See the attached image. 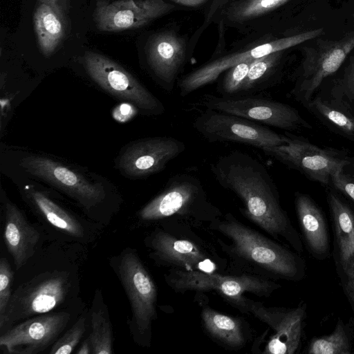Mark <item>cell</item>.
I'll list each match as a JSON object with an SVG mask.
<instances>
[{
  "instance_id": "cell-1",
  "label": "cell",
  "mask_w": 354,
  "mask_h": 354,
  "mask_svg": "<svg viewBox=\"0 0 354 354\" xmlns=\"http://www.w3.org/2000/svg\"><path fill=\"white\" fill-rule=\"evenodd\" d=\"M216 180L243 203L240 212L277 241L301 252L297 231L282 208L279 193L266 167L241 151H232L209 165Z\"/></svg>"
},
{
  "instance_id": "cell-2",
  "label": "cell",
  "mask_w": 354,
  "mask_h": 354,
  "mask_svg": "<svg viewBox=\"0 0 354 354\" xmlns=\"http://www.w3.org/2000/svg\"><path fill=\"white\" fill-rule=\"evenodd\" d=\"M207 230L225 238L216 236L215 241L232 274L245 273L274 281H299L304 276V263L299 256L245 225L230 212L213 221Z\"/></svg>"
},
{
  "instance_id": "cell-3",
  "label": "cell",
  "mask_w": 354,
  "mask_h": 354,
  "mask_svg": "<svg viewBox=\"0 0 354 354\" xmlns=\"http://www.w3.org/2000/svg\"><path fill=\"white\" fill-rule=\"evenodd\" d=\"M146 239L149 256L160 266L169 270L232 274L226 257L215 244L187 223L166 221Z\"/></svg>"
},
{
  "instance_id": "cell-4",
  "label": "cell",
  "mask_w": 354,
  "mask_h": 354,
  "mask_svg": "<svg viewBox=\"0 0 354 354\" xmlns=\"http://www.w3.org/2000/svg\"><path fill=\"white\" fill-rule=\"evenodd\" d=\"M223 214L209 198L199 178L189 174L171 176L161 192L138 212L144 223L174 221L207 229Z\"/></svg>"
},
{
  "instance_id": "cell-5",
  "label": "cell",
  "mask_w": 354,
  "mask_h": 354,
  "mask_svg": "<svg viewBox=\"0 0 354 354\" xmlns=\"http://www.w3.org/2000/svg\"><path fill=\"white\" fill-rule=\"evenodd\" d=\"M168 286L175 292L214 291L227 303L243 314L247 313L246 293L268 298L281 285L274 280L249 274L207 273L198 271L168 270L164 274Z\"/></svg>"
},
{
  "instance_id": "cell-6",
  "label": "cell",
  "mask_w": 354,
  "mask_h": 354,
  "mask_svg": "<svg viewBox=\"0 0 354 354\" xmlns=\"http://www.w3.org/2000/svg\"><path fill=\"white\" fill-rule=\"evenodd\" d=\"M117 273L128 296L132 311V328L139 344L149 346L152 324L157 319V288L148 270L132 250L119 259Z\"/></svg>"
},
{
  "instance_id": "cell-7",
  "label": "cell",
  "mask_w": 354,
  "mask_h": 354,
  "mask_svg": "<svg viewBox=\"0 0 354 354\" xmlns=\"http://www.w3.org/2000/svg\"><path fill=\"white\" fill-rule=\"evenodd\" d=\"M28 174L61 191L85 209L100 205L105 198V187L71 165L41 155H29L20 162Z\"/></svg>"
},
{
  "instance_id": "cell-8",
  "label": "cell",
  "mask_w": 354,
  "mask_h": 354,
  "mask_svg": "<svg viewBox=\"0 0 354 354\" xmlns=\"http://www.w3.org/2000/svg\"><path fill=\"white\" fill-rule=\"evenodd\" d=\"M68 290L65 272H47L21 284L10 297L0 322L1 333L19 321L50 312L64 301Z\"/></svg>"
},
{
  "instance_id": "cell-9",
  "label": "cell",
  "mask_w": 354,
  "mask_h": 354,
  "mask_svg": "<svg viewBox=\"0 0 354 354\" xmlns=\"http://www.w3.org/2000/svg\"><path fill=\"white\" fill-rule=\"evenodd\" d=\"M84 64L90 77L102 89L127 101L146 115L162 114L163 104L122 66L106 56L86 51Z\"/></svg>"
},
{
  "instance_id": "cell-10",
  "label": "cell",
  "mask_w": 354,
  "mask_h": 354,
  "mask_svg": "<svg viewBox=\"0 0 354 354\" xmlns=\"http://www.w3.org/2000/svg\"><path fill=\"white\" fill-rule=\"evenodd\" d=\"M193 127L209 142L242 143L262 151L283 145L288 139L259 122L212 109L202 112Z\"/></svg>"
},
{
  "instance_id": "cell-11",
  "label": "cell",
  "mask_w": 354,
  "mask_h": 354,
  "mask_svg": "<svg viewBox=\"0 0 354 354\" xmlns=\"http://www.w3.org/2000/svg\"><path fill=\"white\" fill-rule=\"evenodd\" d=\"M354 48V31L338 40L319 39L304 48L301 73L292 93L306 104L327 77L335 73Z\"/></svg>"
},
{
  "instance_id": "cell-12",
  "label": "cell",
  "mask_w": 354,
  "mask_h": 354,
  "mask_svg": "<svg viewBox=\"0 0 354 354\" xmlns=\"http://www.w3.org/2000/svg\"><path fill=\"white\" fill-rule=\"evenodd\" d=\"M201 102L206 109L238 115L283 130L309 127L294 107L270 99L252 95L224 97L204 94Z\"/></svg>"
},
{
  "instance_id": "cell-13",
  "label": "cell",
  "mask_w": 354,
  "mask_h": 354,
  "mask_svg": "<svg viewBox=\"0 0 354 354\" xmlns=\"http://www.w3.org/2000/svg\"><path fill=\"white\" fill-rule=\"evenodd\" d=\"M323 33L324 29L319 28L273 40L243 52L214 59L188 73L178 81L180 95L185 97L194 91L214 82L223 72L239 63L254 60L266 55L282 51L304 41L315 39Z\"/></svg>"
},
{
  "instance_id": "cell-14",
  "label": "cell",
  "mask_w": 354,
  "mask_h": 354,
  "mask_svg": "<svg viewBox=\"0 0 354 354\" xmlns=\"http://www.w3.org/2000/svg\"><path fill=\"white\" fill-rule=\"evenodd\" d=\"M263 151L322 184H328L335 173L350 164L348 158L337 152L288 136L285 144Z\"/></svg>"
},
{
  "instance_id": "cell-15",
  "label": "cell",
  "mask_w": 354,
  "mask_h": 354,
  "mask_svg": "<svg viewBox=\"0 0 354 354\" xmlns=\"http://www.w3.org/2000/svg\"><path fill=\"white\" fill-rule=\"evenodd\" d=\"M185 148L183 142L172 137L142 138L124 147L115 164L120 173L127 177L146 178L162 171Z\"/></svg>"
},
{
  "instance_id": "cell-16",
  "label": "cell",
  "mask_w": 354,
  "mask_h": 354,
  "mask_svg": "<svg viewBox=\"0 0 354 354\" xmlns=\"http://www.w3.org/2000/svg\"><path fill=\"white\" fill-rule=\"evenodd\" d=\"M247 313L272 328L261 352L263 354H294L301 343L306 318V306L294 308L267 307L262 302L248 299Z\"/></svg>"
},
{
  "instance_id": "cell-17",
  "label": "cell",
  "mask_w": 354,
  "mask_h": 354,
  "mask_svg": "<svg viewBox=\"0 0 354 354\" xmlns=\"http://www.w3.org/2000/svg\"><path fill=\"white\" fill-rule=\"evenodd\" d=\"M66 312L32 317L1 333L0 346L12 354H36L55 342L70 320Z\"/></svg>"
},
{
  "instance_id": "cell-18",
  "label": "cell",
  "mask_w": 354,
  "mask_h": 354,
  "mask_svg": "<svg viewBox=\"0 0 354 354\" xmlns=\"http://www.w3.org/2000/svg\"><path fill=\"white\" fill-rule=\"evenodd\" d=\"M174 8L164 0H96L93 19L98 30L139 28Z\"/></svg>"
},
{
  "instance_id": "cell-19",
  "label": "cell",
  "mask_w": 354,
  "mask_h": 354,
  "mask_svg": "<svg viewBox=\"0 0 354 354\" xmlns=\"http://www.w3.org/2000/svg\"><path fill=\"white\" fill-rule=\"evenodd\" d=\"M146 53L147 64L158 83L171 92L185 62L183 41L173 32H161L150 40Z\"/></svg>"
},
{
  "instance_id": "cell-20",
  "label": "cell",
  "mask_w": 354,
  "mask_h": 354,
  "mask_svg": "<svg viewBox=\"0 0 354 354\" xmlns=\"http://www.w3.org/2000/svg\"><path fill=\"white\" fill-rule=\"evenodd\" d=\"M4 243L18 270L33 255L39 233L9 200L4 202Z\"/></svg>"
},
{
  "instance_id": "cell-21",
  "label": "cell",
  "mask_w": 354,
  "mask_h": 354,
  "mask_svg": "<svg viewBox=\"0 0 354 354\" xmlns=\"http://www.w3.org/2000/svg\"><path fill=\"white\" fill-rule=\"evenodd\" d=\"M201 306V324L212 341L230 350H240L248 344L252 331L246 320L223 314L207 304Z\"/></svg>"
},
{
  "instance_id": "cell-22",
  "label": "cell",
  "mask_w": 354,
  "mask_h": 354,
  "mask_svg": "<svg viewBox=\"0 0 354 354\" xmlns=\"http://www.w3.org/2000/svg\"><path fill=\"white\" fill-rule=\"evenodd\" d=\"M295 209L298 221L306 245L311 253L319 259L329 254V237L323 212L308 195L296 193Z\"/></svg>"
},
{
  "instance_id": "cell-23",
  "label": "cell",
  "mask_w": 354,
  "mask_h": 354,
  "mask_svg": "<svg viewBox=\"0 0 354 354\" xmlns=\"http://www.w3.org/2000/svg\"><path fill=\"white\" fill-rule=\"evenodd\" d=\"M22 193L28 205L53 226L72 236H83L80 223L46 192L28 184L22 188Z\"/></svg>"
},
{
  "instance_id": "cell-24",
  "label": "cell",
  "mask_w": 354,
  "mask_h": 354,
  "mask_svg": "<svg viewBox=\"0 0 354 354\" xmlns=\"http://www.w3.org/2000/svg\"><path fill=\"white\" fill-rule=\"evenodd\" d=\"M33 23L39 50L45 57H50L64 39L66 15L51 4L37 1Z\"/></svg>"
},
{
  "instance_id": "cell-25",
  "label": "cell",
  "mask_w": 354,
  "mask_h": 354,
  "mask_svg": "<svg viewBox=\"0 0 354 354\" xmlns=\"http://www.w3.org/2000/svg\"><path fill=\"white\" fill-rule=\"evenodd\" d=\"M328 202L333 221L336 242L342 267L348 263L353 250L354 212L333 192L328 194Z\"/></svg>"
},
{
  "instance_id": "cell-26",
  "label": "cell",
  "mask_w": 354,
  "mask_h": 354,
  "mask_svg": "<svg viewBox=\"0 0 354 354\" xmlns=\"http://www.w3.org/2000/svg\"><path fill=\"white\" fill-rule=\"evenodd\" d=\"M306 106L338 133L354 140V112L333 98H312Z\"/></svg>"
},
{
  "instance_id": "cell-27",
  "label": "cell",
  "mask_w": 354,
  "mask_h": 354,
  "mask_svg": "<svg viewBox=\"0 0 354 354\" xmlns=\"http://www.w3.org/2000/svg\"><path fill=\"white\" fill-rule=\"evenodd\" d=\"M281 52L273 53L255 59L236 96L252 95L266 90L279 64Z\"/></svg>"
},
{
  "instance_id": "cell-28",
  "label": "cell",
  "mask_w": 354,
  "mask_h": 354,
  "mask_svg": "<svg viewBox=\"0 0 354 354\" xmlns=\"http://www.w3.org/2000/svg\"><path fill=\"white\" fill-rule=\"evenodd\" d=\"M91 333L88 339L91 354H111L113 333L106 306L93 309L91 314Z\"/></svg>"
},
{
  "instance_id": "cell-29",
  "label": "cell",
  "mask_w": 354,
  "mask_h": 354,
  "mask_svg": "<svg viewBox=\"0 0 354 354\" xmlns=\"http://www.w3.org/2000/svg\"><path fill=\"white\" fill-rule=\"evenodd\" d=\"M352 344L347 330L342 321L329 335L313 338L308 346L310 354H349Z\"/></svg>"
},
{
  "instance_id": "cell-30",
  "label": "cell",
  "mask_w": 354,
  "mask_h": 354,
  "mask_svg": "<svg viewBox=\"0 0 354 354\" xmlns=\"http://www.w3.org/2000/svg\"><path fill=\"white\" fill-rule=\"evenodd\" d=\"M333 97L354 112V55L350 57L341 77L332 88Z\"/></svg>"
},
{
  "instance_id": "cell-31",
  "label": "cell",
  "mask_w": 354,
  "mask_h": 354,
  "mask_svg": "<svg viewBox=\"0 0 354 354\" xmlns=\"http://www.w3.org/2000/svg\"><path fill=\"white\" fill-rule=\"evenodd\" d=\"M254 60L243 62L229 68L220 84H218L217 91L224 97L237 95Z\"/></svg>"
},
{
  "instance_id": "cell-32",
  "label": "cell",
  "mask_w": 354,
  "mask_h": 354,
  "mask_svg": "<svg viewBox=\"0 0 354 354\" xmlns=\"http://www.w3.org/2000/svg\"><path fill=\"white\" fill-rule=\"evenodd\" d=\"M86 330V319L80 317L60 338L56 340L50 351V354H70L80 342Z\"/></svg>"
},
{
  "instance_id": "cell-33",
  "label": "cell",
  "mask_w": 354,
  "mask_h": 354,
  "mask_svg": "<svg viewBox=\"0 0 354 354\" xmlns=\"http://www.w3.org/2000/svg\"><path fill=\"white\" fill-rule=\"evenodd\" d=\"M289 0H245L234 12L236 19L257 17L282 6Z\"/></svg>"
},
{
  "instance_id": "cell-34",
  "label": "cell",
  "mask_w": 354,
  "mask_h": 354,
  "mask_svg": "<svg viewBox=\"0 0 354 354\" xmlns=\"http://www.w3.org/2000/svg\"><path fill=\"white\" fill-rule=\"evenodd\" d=\"M13 271L5 257L0 259V322H2L12 296Z\"/></svg>"
},
{
  "instance_id": "cell-35",
  "label": "cell",
  "mask_w": 354,
  "mask_h": 354,
  "mask_svg": "<svg viewBox=\"0 0 354 354\" xmlns=\"http://www.w3.org/2000/svg\"><path fill=\"white\" fill-rule=\"evenodd\" d=\"M344 169L335 173L330 182L336 190L354 203V176L346 174Z\"/></svg>"
},
{
  "instance_id": "cell-36",
  "label": "cell",
  "mask_w": 354,
  "mask_h": 354,
  "mask_svg": "<svg viewBox=\"0 0 354 354\" xmlns=\"http://www.w3.org/2000/svg\"><path fill=\"white\" fill-rule=\"evenodd\" d=\"M346 274V289L350 299L354 303V265L349 266L344 269Z\"/></svg>"
},
{
  "instance_id": "cell-37",
  "label": "cell",
  "mask_w": 354,
  "mask_h": 354,
  "mask_svg": "<svg viewBox=\"0 0 354 354\" xmlns=\"http://www.w3.org/2000/svg\"><path fill=\"white\" fill-rule=\"evenodd\" d=\"M51 4L53 6L67 15L71 6V0H38Z\"/></svg>"
},
{
  "instance_id": "cell-38",
  "label": "cell",
  "mask_w": 354,
  "mask_h": 354,
  "mask_svg": "<svg viewBox=\"0 0 354 354\" xmlns=\"http://www.w3.org/2000/svg\"><path fill=\"white\" fill-rule=\"evenodd\" d=\"M174 3L185 6H197L203 3L207 0H171Z\"/></svg>"
},
{
  "instance_id": "cell-39",
  "label": "cell",
  "mask_w": 354,
  "mask_h": 354,
  "mask_svg": "<svg viewBox=\"0 0 354 354\" xmlns=\"http://www.w3.org/2000/svg\"><path fill=\"white\" fill-rule=\"evenodd\" d=\"M91 345L88 338L86 339L82 345L80 346L79 350L77 351V354H91Z\"/></svg>"
},
{
  "instance_id": "cell-40",
  "label": "cell",
  "mask_w": 354,
  "mask_h": 354,
  "mask_svg": "<svg viewBox=\"0 0 354 354\" xmlns=\"http://www.w3.org/2000/svg\"><path fill=\"white\" fill-rule=\"evenodd\" d=\"M354 265V238H353V250L351 256L348 261V263L346 264L344 267H343V269L346 268V267Z\"/></svg>"
},
{
  "instance_id": "cell-41",
  "label": "cell",
  "mask_w": 354,
  "mask_h": 354,
  "mask_svg": "<svg viewBox=\"0 0 354 354\" xmlns=\"http://www.w3.org/2000/svg\"><path fill=\"white\" fill-rule=\"evenodd\" d=\"M352 17H353V20H354V12H353V13L352 14Z\"/></svg>"
}]
</instances>
